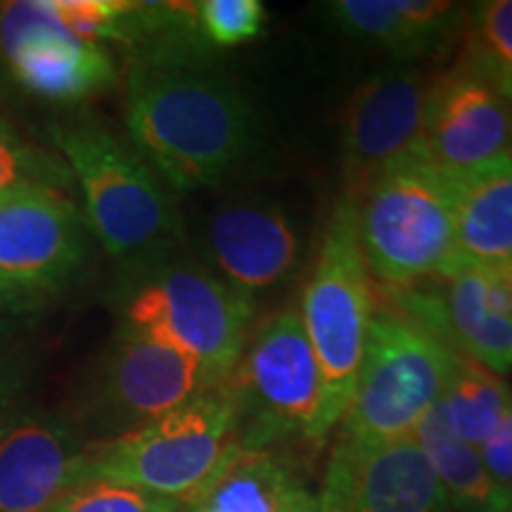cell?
Returning <instances> with one entry per match:
<instances>
[{
    "mask_svg": "<svg viewBox=\"0 0 512 512\" xmlns=\"http://www.w3.org/2000/svg\"><path fill=\"white\" fill-rule=\"evenodd\" d=\"M128 64L124 121L133 150L171 188H211L254 143L249 102L209 57L197 3H143Z\"/></svg>",
    "mask_w": 512,
    "mask_h": 512,
    "instance_id": "obj_1",
    "label": "cell"
},
{
    "mask_svg": "<svg viewBox=\"0 0 512 512\" xmlns=\"http://www.w3.org/2000/svg\"><path fill=\"white\" fill-rule=\"evenodd\" d=\"M114 299L121 330L190 356L211 384L228 380L252 332V299L176 247L121 268Z\"/></svg>",
    "mask_w": 512,
    "mask_h": 512,
    "instance_id": "obj_2",
    "label": "cell"
},
{
    "mask_svg": "<svg viewBox=\"0 0 512 512\" xmlns=\"http://www.w3.org/2000/svg\"><path fill=\"white\" fill-rule=\"evenodd\" d=\"M375 304L377 287L358 242L356 197L342 192L299 309L320 373L318 441L347 413L366 356Z\"/></svg>",
    "mask_w": 512,
    "mask_h": 512,
    "instance_id": "obj_3",
    "label": "cell"
},
{
    "mask_svg": "<svg viewBox=\"0 0 512 512\" xmlns=\"http://www.w3.org/2000/svg\"><path fill=\"white\" fill-rule=\"evenodd\" d=\"M53 140L81 190L88 228L121 268L176 247L169 190L133 145L93 121L57 126Z\"/></svg>",
    "mask_w": 512,
    "mask_h": 512,
    "instance_id": "obj_4",
    "label": "cell"
},
{
    "mask_svg": "<svg viewBox=\"0 0 512 512\" xmlns=\"http://www.w3.org/2000/svg\"><path fill=\"white\" fill-rule=\"evenodd\" d=\"M453 190L456 176L413 155L356 197L358 242L384 290L456 271Z\"/></svg>",
    "mask_w": 512,
    "mask_h": 512,
    "instance_id": "obj_5",
    "label": "cell"
},
{
    "mask_svg": "<svg viewBox=\"0 0 512 512\" xmlns=\"http://www.w3.org/2000/svg\"><path fill=\"white\" fill-rule=\"evenodd\" d=\"M240 406L228 380L202 389L150 425L88 444V479L188 503L238 444Z\"/></svg>",
    "mask_w": 512,
    "mask_h": 512,
    "instance_id": "obj_6",
    "label": "cell"
},
{
    "mask_svg": "<svg viewBox=\"0 0 512 512\" xmlns=\"http://www.w3.org/2000/svg\"><path fill=\"white\" fill-rule=\"evenodd\" d=\"M453 356L456 351L377 292L366 356L342 418V437L354 441L413 437L444 394Z\"/></svg>",
    "mask_w": 512,
    "mask_h": 512,
    "instance_id": "obj_7",
    "label": "cell"
},
{
    "mask_svg": "<svg viewBox=\"0 0 512 512\" xmlns=\"http://www.w3.org/2000/svg\"><path fill=\"white\" fill-rule=\"evenodd\" d=\"M228 384L240 406V446L318 441L320 373L299 311H278L249 332Z\"/></svg>",
    "mask_w": 512,
    "mask_h": 512,
    "instance_id": "obj_8",
    "label": "cell"
},
{
    "mask_svg": "<svg viewBox=\"0 0 512 512\" xmlns=\"http://www.w3.org/2000/svg\"><path fill=\"white\" fill-rule=\"evenodd\" d=\"M214 387L190 356L157 339L121 330L102 351L81 396V418L105 439L150 425Z\"/></svg>",
    "mask_w": 512,
    "mask_h": 512,
    "instance_id": "obj_9",
    "label": "cell"
},
{
    "mask_svg": "<svg viewBox=\"0 0 512 512\" xmlns=\"http://www.w3.org/2000/svg\"><path fill=\"white\" fill-rule=\"evenodd\" d=\"M439 74L415 67L377 72L342 114L344 192L358 197L389 166L418 155Z\"/></svg>",
    "mask_w": 512,
    "mask_h": 512,
    "instance_id": "obj_10",
    "label": "cell"
},
{
    "mask_svg": "<svg viewBox=\"0 0 512 512\" xmlns=\"http://www.w3.org/2000/svg\"><path fill=\"white\" fill-rule=\"evenodd\" d=\"M83 211L48 185H31L0 200V280L38 302L67 287L88 256Z\"/></svg>",
    "mask_w": 512,
    "mask_h": 512,
    "instance_id": "obj_11",
    "label": "cell"
},
{
    "mask_svg": "<svg viewBox=\"0 0 512 512\" xmlns=\"http://www.w3.org/2000/svg\"><path fill=\"white\" fill-rule=\"evenodd\" d=\"M318 512H448V498L415 437H339L318 494Z\"/></svg>",
    "mask_w": 512,
    "mask_h": 512,
    "instance_id": "obj_12",
    "label": "cell"
},
{
    "mask_svg": "<svg viewBox=\"0 0 512 512\" xmlns=\"http://www.w3.org/2000/svg\"><path fill=\"white\" fill-rule=\"evenodd\" d=\"M0 55L24 91L72 102L114 81V60L100 43L81 41L57 22L50 0L0 5Z\"/></svg>",
    "mask_w": 512,
    "mask_h": 512,
    "instance_id": "obj_13",
    "label": "cell"
},
{
    "mask_svg": "<svg viewBox=\"0 0 512 512\" xmlns=\"http://www.w3.org/2000/svg\"><path fill=\"white\" fill-rule=\"evenodd\" d=\"M418 157L451 176L512 157V100L458 62L439 74Z\"/></svg>",
    "mask_w": 512,
    "mask_h": 512,
    "instance_id": "obj_14",
    "label": "cell"
},
{
    "mask_svg": "<svg viewBox=\"0 0 512 512\" xmlns=\"http://www.w3.org/2000/svg\"><path fill=\"white\" fill-rule=\"evenodd\" d=\"M88 479V444L64 415L22 413L0 439V512H53Z\"/></svg>",
    "mask_w": 512,
    "mask_h": 512,
    "instance_id": "obj_15",
    "label": "cell"
},
{
    "mask_svg": "<svg viewBox=\"0 0 512 512\" xmlns=\"http://www.w3.org/2000/svg\"><path fill=\"white\" fill-rule=\"evenodd\" d=\"M202 252L211 273L254 302L290 278L302 249L278 204L228 202L204 221Z\"/></svg>",
    "mask_w": 512,
    "mask_h": 512,
    "instance_id": "obj_16",
    "label": "cell"
},
{
    "mask_svg": "<svg viewBox=\"0 0 512 512\" xmlns=\"http://www.w3.org/2000/svg\"><path fill=\"white\" fill-rule=\"evenodd\" d=\"M328 15L344 34L403 60L439 53L465 22L463 5L439 0H337Z\"/></svg>",
    "mask_w": 512,
    "mask_h": 512,
    "instance_id": "obj_17",
    "label": "cell"
},
{
    "mask_svg": "<svg viewBox=\"0 0 512 512\" xmlns=\"http://www.w3.org/2000/svg\"><path fill=\"white\" fill-rule=\"evenodd\" d=\"M188 512H318V501L283 458L240 444L190 498Z\"/></svg>",
    "mask_w": 512,
    "mask_h": 512,
    "instance_id": "obj_18",
    "label": "cell"
},
{
    "mask_svg": "<svg viewBox=\"0 0 512 512\" xmlns=\"http://www.w3.org/2000/svg\"><path fill=\"white\" fill-rule=\"evenodd\" d=\"M456 268L512 264V157L456 176Z\"/></svg>",
    "mask_w": 512,
    "mask_h": 512,
    "instance_id": "obj_19",
    "label": "cell"
},
{
    "mask_svg": "<svg viewBox=\"0 0 512 512\" xmlns=\"http://www.w3.org/2000/svg\"><path fill=\"white\" fill-rule=\"evenodd\" d=\"M434 475L458 512H512V498L491 479L479 448L470 446L448 427L439 403L413 432Z\"/></svg>",
    "mask_w": 512,
    "mask_h": 512,
    "instance_id": "obj_20",
    "label": "cell"
},
{
    "mask_svg": "<svg viewBox=\"0 0 512 512\" xmlns=\"http://www.w3.org/2000/svg\"><path fill=\"white\" fill-rule=\"evenodd\" d=\"M512 406V389L489 368L456 351L451 375L439 399L453 432L470 446L479 448L494 434L498 422Z\"/></svg>",
    "mask_w": 512,
    "mask_h": 512,
    "instance_id": "obj_21",
    "label": "cell"
},
{
    "mask_svg": "<svg viewBox=\"0 0 512 512\" xmlns=\"http://www.w3.org/2000/svg\"><path fill=\"white\" fill-rule=\"evenodd\" d=\"M460 64L512 100V0H484L465 10Z\"/></svg>",
    "mask_w": 512,
    "mask_h": 512,
    "instance_id": "obj_22",
    "label": "cell"
},
{
    "mask_svg": "<svg viewBox=\"0 0 512 512\" xmlns=\"http://www.w3.org/2000/svg\"><path fill=\"white\" fill-rule=\"evenodd\" d=\"M69 181L74 178L60 157L38 150L0 119V200L31 185L64 190Z\"/></svg>",
    "mask_w": 512,
    "mask_h": 512,
    "instance_id": "obj_23",
    "label": "cell"
},
{
    "mask_svg": "<svg viewBox=\"0 0 512 512\" xmlns=\"http://www.w3.org/2000/svg\"><path fill=\"white\" fill-rule=\"evenodd\" d=\"M178 501L107 479H86L53 512H178Z\"/></svg>",
    "mask_w": 512,
    "mask_h": 512,
    "instance_id": "obj_24",
    "label": "cell"
},
{
    "mask_svg": "<svg viewBox=\"0 0 512 512\" xmlns=\"http://www.w3.org/2000/svg\"><path fill=\"white\" fill-rule=\"evenodd\" d=\"M266 8L261 0H204L197 3V27L207 46L235 48L264 31Z\"/></svg>",
    "mask_w": 512,
    "mask_h": 512,
    "instance_id": "obj_25",
    "label": "cell"
},
{
    "mask_svg": "<svg viewBox=\"0 0 512 512\" xmlns=\"http://www.w3.org/2000/svg\"><path fill=\"white\" fill-rule=\"evenodd\" d=\"M131 5L124 0H50L57 22L88 43H100L102 38L119 41L121 22Z\"/></svg>",
    "mask_w": 512,
    "mask_h": 512,
    "instance_id": "obj_26",
    "label": "cell"
},
{
    "mask_svg": "<svg viewBox=\"0 0 512 512\" xmlns=\"http://www.w3.org/2000/svg\"><path fill=\"white\" fill-rule=\"evenodd\" d=\"M31 363L19 354L0 358V439L22 415L24 396L29 392Z\"/></svg>",
    "mask_w": 512,
    "mask_h": 512,
    "instance_id": "obj_27",
    "label": "cell"
},
{
    "mask_svg": "<svg viewBox=\"0 0 512 512\" xmlns=\"http://www.w3.org/2000/svg\"><path fill=\"white\" fill-rule=\"evenodd\" d=\"M479 456L494 482L512 498V406L489 439L479 446Z\"/></svg>",
    "mask_w": 512,
    "mask_h": 512,
    "instance_id": "obj_28",
    "label": "cell"
},
{
    "mask_svg": "<svg viewBox=\"0 0 512 512\" xmlns=\"http://www.w3.org/2000/svg\"><path fill=\"white\" fill-rule=\"evenodd\" d=\"M484 271V302L496 316L512 318V264L489 266Z\"/></svg>",
    "mask_w": 512,
    "mask_h": 512,
    "instance_id": "obj_29",
    "label": "cell"
},
{
    "mask_svg": "<svg viewBox=\"0 0 512 512\" xmlns=\"http://www.w3.org/2000/svg\"><path fill=\"white\" fill-rule=\"evenodd\" d=\"M31 304L36 302H31L29 297H24V294L15 290V287L5 283V280H0V332L8 330L12 320L19 318V313L27 311Z\"/></svg>",
    "mask_w": 512,
    "mask_h": 512,
    "instance_id": "obj_30",
    "label": "cell"
}]
</instances>
